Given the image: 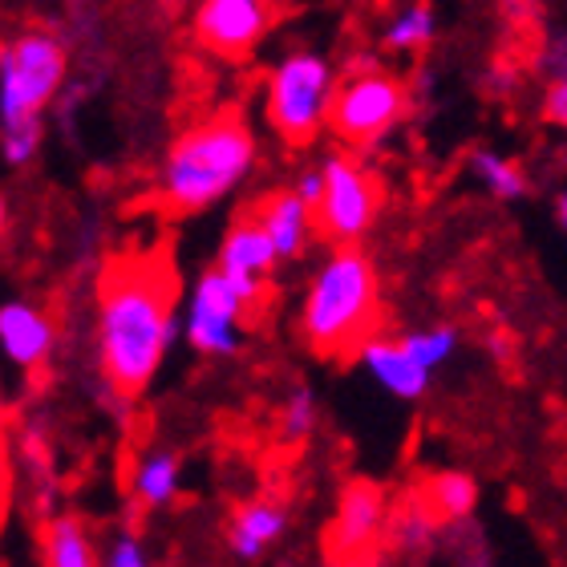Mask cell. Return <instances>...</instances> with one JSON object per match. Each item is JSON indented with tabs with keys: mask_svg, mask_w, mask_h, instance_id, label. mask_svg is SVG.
Masks as SVG:
<instances>
[{
	"mask_svg": "<svg viewBox=\"0 0 567 567\" xmlns=\"http://www.w3.org/2000/svg\"><path fill=\"white\" fill-rule=\"evenodd\" d=\"M178 337V276L163 248H134L97 276V373L122 402L146 393Z\"/></svg>",
	"mask_w": 567,
	"mask_h": 567,
	"instance_id": "1",
	"label": "cell"
},
{
	"mask_svg": "<svg viewBox=\"0 0 567 567\" xmlns=\"http://www.w3.org/2000/svg\"><path fill=\"white\" fill-rule=\"evenodd\" d=\"M260 163V138L239 110H215L166 146L154 171V207L171 219L212 212L236 195Z\"/></svg>",
	"mask_w": 567,
	"mask_h": 567,
	"instance_id": "2",
	"label": "cell"
},
{
	"mask_svg": "<svg viewBox=\"0 0 567 567\" xmlns=\"http://www.w3.org/2000/svg\"><path fill=\"white\" fill-rule=\"evenodd\" d=\"M70 82V49L49 29H24L0 45V158L24 171L41 158L45 114Z\"/></svg>",
	"mask_w": 567,
	"mask_h": 567,
	"instance_id": "3",
	"label": "cell"
},
{
	"mask_svg": "<svg viewBox=\"0 0 567 567\" xmlns=\"http://www.w3.org/2000/svg\"><path fill=\"white\" fill-rule=\"evenodd\" d=\"M300 341L317 357H353L381 329V276L357 244L332 248L300 300Z\"/></svg>",
	"mask_w": 567,
	"mask_h": 567,
	"instance_id": "4",
	"label": "cell"
},
{
	"mask_svg": "<svg viewBox=\"0 0 567 567\" xmlns=\"http://www.w3.org/2000/svg\"><path fill=\"white\" fill-rule=\"evenodd\" d=\"M337 61L320 49H292L272 65L264 82V114L268 126L288 146H308L329 122V102L337 90Z\"/></svg>",
	"mask_w": 567,
	"mask_h": 567,
	"instance_id": "5",
	"label": "cell"
},
{
	"mask_svg": "<svg viewBox=\"0 0 567 567\" xmlns=\"http://www.w3.org/2000/svg\"><path fill=\"white\" fill-rule=\"evenodd\" d=\"M410 106H414V94L405 78L378 61H361L353 73L337 78L324 131L337 134L349 151H373L402 126Z\"/></svg>",
	"mask_w": 567,
	"mask_h": 567,
	"instance_id": "6",
	"label": "cell"
},
{
	"mask_svg": "<svg viewBox=\"0 0 567 567\" xmlns=\"http://www.w3.org/2000/svg\"><path fill=\"white\" fill-rule=\"evenodd\" d=\"M381 203H385V187L365 158H357L353 151H332L320 163V195L312 207V224H317V236L329 239L332 248L361 244L378 224Z\"/></svg>",
	"mask_w": 567,
	"mask_h": 567,
	"instance_id": "7",
	"label": "cell"
},
{
	"mask_svg": "<svg viewBox=\"0 0 567 567\" xmlns=\"http://www.w3.org/2000/svg\"><path fill=\"white\" fill-rule=\"evenodd\" d=\"M256 312L248 308V300L239 296V288L227 280L219 268H207V272L195 280L187 296V308H183V337L199 357H212V361H227L244 349V329H248Z\"/></svg>",
	"mask_w": 567,
	"mask_h": 567,
	"instance_id": "8",
	"label": "cell"
},
{
	"mask_svg": "<svg viewBox=\"0 0 567 567\" xmlns=\"http://www.w3.org/2000/svg\"><path fill=\"white\" fill-rule=\"evenodd\" d=\"M276 21L272 0H199L190 17L195 45L224 61H239L256 53Z\"/></svg>",
	"mask_w": 567,
	"mask_h": 567,
	"instance_id": "9",
	"label": "cell"
},
{
	"mask_svg": "<svg viewBox=\"0 0 567 567\" xmlns=\"http://www.w3.org/2000/svg\"><path fill=\"white\" fill-rule=\"evenodd\" d=\"M385 511H390V498L373 478H353L344 483L341 498H337V511H332V523L324 532V551L337 564H357V559L373 556V547L381 544V532H385Z\"/></svg>",
	"mask_w": 567,
	"mask_h": 567,
	"instance_id": "10",
	"label": "cell"
},
{
	"mask_svg": "<svg viewBox=\"0 0 567 567\" xmlns=\"http://www.w3.org/2000/svg\"><path fill=\"white\" fill-rule=\"evenodd\" d=\"M215 268L236 284L239 296L248 300V308L260 317L264 305H268V284H272V272L280 268V260H276L268 231L251 219V212L231 219L224 244H219V256H215Z\"/></svg>",
	"mask_w": 567,
	"mask_h": 567,
	"instance_id": "11",
	"label": "cell"
},
{
	"mask_svg": "<svg viewBox=\"0 0 567 567\" xmlns=\"http://www.w3.org/2000/svg\"><path fill=\"white\" fill-rule=\"evenodd\" d=\"M58 349V324L49 317V308L33 300H4L0 305V357L21 373H37L49 365V357Z\"/></svg>",
	"mask_w": 567,
	"mask_h": 567,
	"instance_id": "12",
	"label": "cell"
},
{
	"mask_svg": "<svg viewBox=\"0 0 567 567\" xmlns=\"http://www.w3.org/2000/svg\"><path fill=\"white\" fill-rule=\"evenodd\" d=\"M288 527H292V511H288L284 498L276 495L248 498L227 519V551L236 559H244V564H260L284 535H288Z\"/></svg>",
	"mask_w": 567,
	"mask_h": 567,
	"instance_id": "13",
	"label": "cell"
},
{
	"mask_svg": "<svg viewBox=\"0 0 567 567\" xmlns=\"http://www.w3.org/2000/svg\"><path fill=\"white\" fill-rule=\"evenodd\" d=\"M353 357L361 361V369H365L369 378L378 381L390 398H398V402H417V398H425L430 381H434V373L425 365H417L414 353H410L398 337L373 332V337H365V341L357 344Z\"/></svg>",
	"mask_w": 567,
	"mask_h": 567,
	"instance_id": "14",
	"label": "cell"
},
{
	"mask_svg": "<svg viewBox=\"0 0 567 567\" xmlns=\"http://www.w3.org/2000/svg\"><path fill=\"white\" fill-rule=\"evenodd\" d=\"M251 219L268 231L276 248V260L280 264H296L308 256V244L317 236V224H312V212H308V203L296 199V190H272V195H264L248 207Z\"/></svg>",
	"mask_w": 567,
	"mask_h": 567,
	"instance_id": "15",
	"label": "cell"
},
{
	"mask_svg": "<svg viewBox=\"0 0 567 567\" xmlns=\"http://www.w3.org/2000/svg\"><path fill=\"white\" fill-rule=\"evenodd\" d=\"M183 495V458L175 450H142L131 471V503L138 511H166Z\"/></svg>",
	"mask_w": 567,
	"mask_h": 567,
	"instance_id": "16",
	"label": "cell"
},
{
	"mask_svg": "<svg viewBox=\"0 0 567 567\" xmlns=\"http://www.w3.org/2000/svg\"><path fill=\"white\" fill-rule=\"evenodd\" d=\"M437 527H442V519L425 507V498L414 491V495H405L398 507L385 511V532H381V539H385L393 551H402V556H425L437 539Z\"/></svg>",
	"mask_w": 567,
	"mask_h": 567,
	"instance_id": "17",
	"label": "cell"
},
{
	"mask_svg": "<svg viewBox=\"0 0 567 567\" xmlns=\"http://www.w3.org/2000/svg\"><path fill=\"white\" fill-rule=\"evenodd\" d=\"M41 564L45 567H94L97 544L90 527L73 515H53L41 527Z\"/></svg>",
	"mask_w": 567,
	"mask_h": 567,
	"instance_id": "18",
	"label": "cell"
},
{
	"mask_svg": "<svg viewBox=\"0 0 567 567\" xmlns=\"http://www.w3.org/2000/svg\"><path fill=\"white\" fill-rule=\"evenodd\" d=\"M466 171H471V178L478 183V187L491 195V199L498 203H519L527 190H532V178H527V171H523V163H515L511 154L503 151H491V146H478V151H471V158H466Z\"/></svg>",
	"mask_w": 567,
	"mask_h": 567,
	"instance_id": "19",
	"label": "cell"
},
{
	"mask_svg": "<svg viewBox=\"0 0 567 567\" xmlns=\"http://www.w3.org/2000/svg\"><path fill=\"white\" fill-rule=\"evenodd\" d=\"M425 498V507L434 511L442 523H462L471 519L478 507V483L462 471H442L434 478H425V486L417 491Z\"/></svg>",
	"mask_w": 567,
	"mask_h": 567,
	"instance_id": "20",
	"label": "cell"
},
{
	"mask_svg": "<svg viewBox=\"0 0 567 567\" xmlns=\"http://www.w3.org/2000/svg\"><path fill=\"white\" fill-rule=\"evenodd\" d=\"M437 37V12L425 4V0H414L405 4L402 12H393L385 21V33H381V45L390 53H417Z\"/></svg>",
	"mask_w": 567,
	"mask_h": 567,
	"instance_id": "21",
	"label": "cell"
},
{
	"mask_svg": "<svg viewBox=\"0 0 567 567\" xmlns=\"http://www.w3.org/2000/svg\"><path fill=\"white\" fill-rule=\"evenodd\" d=\"M402 344L414 353L417 365H425L430 373H437L442 365L454 361V353H458V344H462V332L454 329V324H430V329L405 332Z\"/></svg>",
	"mask_w": 567,
	"mask_h": 567,
	"instance_id": "22",
	"label": "cell"
},
{
	"mask_svg": "<svg viewBox=\"0 0 567 567\" xmlns=\"http://www.w3.org/2000/svg\"><path fill=\"white\" fill-rule=\"evenodd\" d=\"M317 425H320L317 393L308 390V385H296L280 410V437L284 442H292V446H300V442H308V437L317 434Z\"/></svg>",
	"mask_w": 567,
	"mask_h": 567,
	"instance_id": "23",
	"label": "cell"
},
{
	"mask_svg": "<svg viewBox=\"0 0 567 567\" xmlns=\"http://www.w3.org/2000/svg\"><path fill=\"white\" fill-rule=\"evenodd\" d=\"M97 564L106 567H146L151 564V551L142 544L138 532H114L106 539V547H97Z\"/></svg>",
	"mask_w": 567,
	"mask_h": 567,
	"instance_id": "24",
	"label": "cell"
},
{
	"mask_svg": "<svg viewBox=\"0 0 567 567\" xmlns=\"http://www.w3.org/2000/svg\"><path fill=\"white\" fill-rule=\"evenodd\" d=\"M544 122H547V126H567V73H559V78H547Z\"/></svg>",
	"mask_w": 567,
	"mask_h": 567,
	"instance_id": "25",
	"label": "cell"
},
{
	"mask_svg": "<svg viewBox=\"0 0 567 567\" xmlns=\"http://www.w3.org/2000/svg\"><path fill=\"white\" fill-rule=\"evenodd\" d=\"M498 17L511 29H527L539 17V0H498Z\"/></svg>",
	"mask_w": 567,
	"mask_h": 567,
	"instance_id": "26",
	"label": "cell"
},
{
	"mask_svg": "<svg viewBox=\"0 0 567 567\" xmlns=\"http://www.w3.org/2000/svg\"><path fill=\"white\" fill-rule=\"evenodd\" d=\"M9 491H12V446H9V434H4V422H0V515L9 511Z\"/></svg>",
	"mask_w": 567,
	"mask_h": 567,
	"instance_id": "27",
	"label": "cell"
},
{
	"mask_svg": "<svg viewBox=\"0 0 567 567\" xmlns=\"http://www.w3.org/2000/svg\"><path fill=\"white\" fill-rule=\"evenodd\" d=\"M292 190H296V199L308 203V212H312V207H317V195H320V166H305V171L296 175Z\"/></svg>",
	"mask_w": 567,
	"mask_h": 567,
	"instance_id": "28",
	"label": "cell"
},
{
	"mask_svg": "<svg viewBox=\"0 0 567 567\" xmlns=\"http://www.w3.org/2000/svg\"><path fill=\"white\" fill-rule=\"evenodd\" d=\"M567 41L564 37H556V41H551V45H547V53H544V73L547 78H559V73L567 70Z\"/></svg>",
	"mask_w": 567,
	"mask_h": 567,
	"instance_id": "29",
	"label": "cell"
},
{
	"mask_svg": "<svg viewBox=\"0 0 567 567\" xmlns=\"http://www.w3.org/2000/svg\"><path fill=\"white\" fill-rule=\"evenodd\" d=\"M9 224H12V212H9V195L0 190V244H4V236H9Z\"/></svg>",
	"mask_w": 567,
	"mask_h": 567,
	"instance_id": "30",
	"label": "cell"
},
{
	"mask_svg": "<svg viewBox=\"0 0 567 567\" xmlns=\"http://www.w3.org/2000/svg\"><path fill=\"white\" fill-rule=\"evenodd\" d=\"M556 224L559 227L567 224V195H559V199H556Z\"/></svg>",
	"mask_w": 567,
	"mask_h": 567,
	"instance_id": "31",
	"label": "cell"
},
{
	"mask_svg": "<svg viewBox=\"0 0 567 567\" xmlns=\"http://www.w3.org/2000/svg\"><path fill=\"white\" fill-rule=\"evenodd\" d=\"M4 405L9 402H4V390H0V422H4Z\"/></svg>",
	"mask_w": 567,
	"mask_h": 567,
	"instance_id": "32",
	"label": "cell"
}]
</instances>
